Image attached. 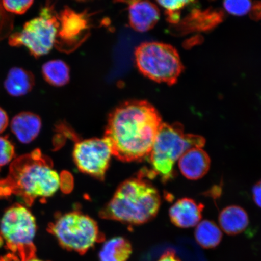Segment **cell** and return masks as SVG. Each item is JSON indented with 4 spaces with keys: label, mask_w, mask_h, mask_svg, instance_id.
I'll return each mask as SVG.
<instances>
[{
    "label": "cell",
    "mask_w": 261,
    "mask_h": 261,
    "mask_svg": "<svg viewBox=\"0 0 261 261\" xmlns=\"http://www.w3.org/2000/svg\"><path fill=\"white\" fill-rule=\"evenodd\" d=\"M162 123L151 103L130 100L110 114L104 137L112 145L113 155L120 161H140L149 156Z\"/></svg>",
    "instance_id": "obj_1"
},
{
    "label": "cell",
    "mask_w": 261,
    "mask_h": 261,
    "mask_svg": "<svg viewBox=\"0 0 261 261\" xmlns=\"http://www.w3.org/2000/svg\"><path fill=\"white\" fill-rule=\"evenodd\" d=\"M60 174L40 150L15 159L7 177L0 180V198L15 195L28 205L36 199L53 196L61 187Z\"/></svg>",
    "instance_id": "obj_2"
},
{
    "label": "cell",
    "mask_w": 261,
    "mask_h": 261,
    "mask_svg": "<svg viewBox=\"0 0 261 261\" xmlns=\"http://www.w3.org/2000/svg\"><path fill=\"white\" fill-rule=\"evenodd\" d=\"M161 204L158 189L140 176L122 182L100 214L106 219L139 225L153 219Z\"/></svg>",
    "instance_id": "obj_3"
},
{
    "label": "cell",
    "mask_w": 261,
    "mask_h": 261,
    "mask_svg": "<svg viewBox=\"0 0 261 261\" xmlns=\"http://www.w3.org/2000/svg\"><path fill=\"white\" fill-rule=\"evenodd\" d=\"M205 140L200 136L188 135L180 123H162L149 153L152 175L163 182L174 177V165L181 155L193 148H203Z\"/></svg>",
    "instance_id": "obj_4"
},
{
    "label": "cell",
    "mask_w": 261,
    "mask_h": 261,
    "mask_svg": "<svg viewBox=\"0 0 261 261\" xmlns=\"http://www.w3.org/2000/svg\"><path fill=\"white\" fill-rule=\"evenodd\" d=\"M135 58L137 66L144 76L169 86L177 83L184 69L177 50L161 42L140 44L136 48Z\"/></svg>",
    "instance_id": "obj_5"
},
{
    "label": "cell",
    "mask_w": 261,
    "mask_h": 261,
    "mask_svg": "<svg viewBox=\"0 0 261 261\" xmlns=\"http://www.w3.org/2000/svg\"><path fill=\"white\" fill-rule=\"evenodd\" d=\"M36 231L35 218L23 205L15 204L6 211L0 223V233L12 252L9 257L17 260L35 257Z\"/></svg>",
    "instance_id": "obj_6"
},
{
    "label": "cell",
    "mask_w": 261,
    "mask_h": 261,
    "mask_svg": "<svg viewBox=\"0 0 261 261\" xmlns=\"http://www.w3.org/2000/svg\"><path fill=\"white\" fill-rule=\"evenodd\" d=\"M48 231L64 249L81 254L103 240L96 222L77 211L59 216L50 224Z\"/></svg>",
    "instance_id": "obj_7"
},
{
    "label": "cell",
    "mask_w": 261,
    "mask_h": 261,
    "mask_svg": "<svg viewBox=\"0 0 261 261\" xmlns=\"http://www.w3.org/2000/svg\"><path fill=\"white\" fill-rule=\"evenodd\" d=\"M59 25L58 15L54 14L52 7L47 6L38 17L26 22L20 32L11 36L9 44L24 46L36 58L43 56L56 43Z\"/></svg>",
    "instance_id": "obj_8"
},
{
    "label": "cell",
    "mask_w": 261,
    "mask_h": 261,
    "mask_svg": "<svg viewBox=\"0 0 261 261\" xmlns=\"http://www.w3.org/2000/svg\"><path fill=\"white\" fill-rule=\"evenodd\" d=\"M113 155L112 145L105 137L78 142L73 152L74 162L79 170L99 179L105 177Z\"/></svg>",
    "instance_id": "obj_9"
},
{
    "label": "cell",
    "mask_w": 261,
    "mask_h": 261,
    "mask_svg": "<svg viewBox=\"0 0 261 261\" xmlns=\"http://www.w3.org/2000/svg\"><path fill=\"white\" fill-rule=\"evenodd\" d=\"M204 205L191 198L179 199L172 205L169 215L176 227L191 228L197 226L202 218Z\"/></svg>",
    "instance_id": "obj_10"
},
{
    "label": "cell",
    "mask_w": 261,
    "mask_h": 261,
    "mask_svg": "<svg viewBox=\"0 0 261 261\" xmlns=\"http://www.w3.org/2000/svg\"><path fill=\"white\" fill-rule=\"evenodd\" d=\"M211 159L202 148L188 150L178 160V167L182 175L191 180L203 178L210 170Z\"/></svg>",
    "instance_id": "obj_11"
},
{
    "label": "cell",
    "mask_w": 261,
    "mask_h": 261,
    "mask_svg": "<svg viewBox=\"0 0 261 261\" xmlns=\"http://www.w3.org/2000/svg\"><path fill=\"white\" fill-rule=\"evenodd\" d=\"M128 11L130 25L136 31L145 32L151 30L159 20V9L151 2H129Z\"/></svg>",
    "instance_id": "obj_12"
},
{
    "label": "cell",
    "mask_w": 261,
    "mask_h": 261,
    "mask_svg": "<svg viewBox=\"0 0 261 261\" xmlns=\"http://www.w3.org/2000/svg\"><path fill=\"white\" fill-rule=\"evenodd\" d=\"M223 19V13L218 10L207 9L204 11L195 10L184 20L177 24L176 31L179 34L207 31L220 24Z\"/></svg>",
    "instance_id": "obj_13"
},
{
    "label": "cell",
    "mask_w": 261,
    "mask_h": 261,
    "mask_svg": "<svg viewBox=\"0 0 261 261\" xmlns=\"http://www.w3.org/2000/svg\"><path fill=\"white\" fill-rule=\"evenodd\" d=\"M59 25L57 38L66 43L72 44L80 40L87 31L88 22L83 14L70 9H64L58 16Z\"/></svg>",
    "instance_id": "obj_14"
},
{
    "label": "cell",
    "mask_w": 261,
    "mask_h": 261,
    "mask_svg": "<svg viewBox=\"0 0 261 261\" xmlns=\"http://www.w3.org/2000/svg\"><path fill=\"white\" fill-rule=\"evenodd\" d=\"M11 128L19 141L23 143H31L40 132L41 120L34 113L21 112L12 119Z\"/></svg>",
    "instance_id": "obj_15"
},
{
    "label": "cell",
    "mask_w": 261,
    "mask_h": 261,
    "mask_svg": "<svg viewBox=\"0 0 261 261\" xmlns=\"http://www.w3.org/2000/svg\"><path fill=\"white\" fill-rule=\"evenodd\" d=\"M221 230L229 236L243 232L249 224L246 211L238 205H230L220 212L218 217Z\"/></svg>",
    "instance_id": "obj_16"
},
{
    "label": "cell",
    "mask_w": 261,
    "mask_h": 261,
    "mask_svg": "<svg viewBox=\"0 0 261 261\" xmlns=\"http://www.w3.org/2000/svg\"><path fill=\"white\" fill-rule=\"evenodd\" d=\"M35 84V77L30 71L19 67H14L9 70L5 81V88L10 95L21 97L32 90Z\"/></svg>",
    "instance_id": "obj_17"
},
{
    "label": "cell",
    "mask_w": 261,
    "mask_h": 261,
    "mask_svg": "<svg viewBox=\"0 0 261 261\" xmlns=\"http://www.w3.org/2000/svg\"><path fill=\"white\" fill-rule=\"evenodd\" d=\"M132 244L123 237H115L103 245L100 261H127L132 253Z\"/></svg>",
    "instance_id": "obj_18"
},
{
    "label": "cell",
    "mask_w": 261,
    "mask_h": 261,
    "mask_svg": "<svg viewBox=\"0 0 261 261\" xmlns=\"http://www.w3.org/2000/svg\"><path fill=\"white\" fill-rule=\"evenodd\" d=\"M194 234L198 244L207 249L217 247L223 238L221 228L210 220L200 221L195 228Z\"/></svg>",
    "instance_id": "obj_19"
},
{
    "label": "cell",
    "mask_w": 261,
    "mask_h": 261,
    "mask_svg": "<svg viewBox=\"0 0 261 261\" xmlns=\"http://www.w3.org/2000/svg\"><path fill=\"white\" fill-rule=\"evenodd\" d=\"M42 72L45 80L55 87L63 86L69 81V68L61 60L47 62L42 66Z\"/></svg>",
    "instance_id": "obj_20"
},
{
    "label": "cell",
    "mask_w": 261,
    "mask_h": 261,
    "mask_svg": "<svg viewBox=\"0 0 261 261\" xmlns=\"http://www.w3.org/2000/svg\"><path fill=\"white\" fill-rule=\"evenodd\" d=\"M191 1H158V4L165 9V14L169 23L177 25L180 19L181 11L187 7Z\"/></svg>",
    "instance_id": "obj_21"
},
{
    "label": "cell",
    "mask_w": 261,
    "mask_h": 261,
    "mask_svg": "<svg viewBox=\"0 0 261 261\" xmlns=\"http://www.w3.org/2000/svg\"><path fill=\"white\" fill-rule=\"evenodd\" d=\"M253 2L249 1H226L223 6L230 14L236 16L250 15L253 8Z\"/></svg>",
    "instance_id": "obj_22"
},
{
    "label": "cell",
    "mask_w": 261,
    "mask_h": 261,
    "mask_svg": "<svg viewBox=\"0 0 261 261\" xmlns=\"http://www.w3.org/2000/svg\"><path fill=\"white\" fill-rule=\"evenodd\" d=\"M14 155V145L7 138L0 137V167L11 162Z\"/></svg>",
    "instance_id": "obj_23"
},
{
    "label": "cell",
    "mask_w": 261,
    "mask_h": 261,
    "mask_svg": "<svg viewBox=\"0 0 261 261\" xmlns=\"http://www.w3.org/2000/svg\"><path fill=\"white\" fill-rule=\"evenodd\" d=\"M34 3V1L32 0H22V1H3L2 4L3 8L6 11L14 13V14L18 15L24 14L27 12Z\"/></svg>",
    "instance_id": "obj_24"
},
{
    "label": "cell",
    "mask_w": 261,
    "mask_h": 261,
    "mask_svg": "<svg viewBox=\"0 0 261 261\" xmlns=\"http://www.w3.org/2000/svg\"><path fill=\"white\" fill-rule=\"evenodd\" d=\"M252 197L254 203L261 208V179L254 185L252 189Z\"/></svg>",
    "instance_id": "obj_25"
},
{
    "label": "cell",
    "mask_w": 261,
    "mask_h": 261,
    "mask_svg": "<svg viewBox=\"0 0 261 261\" xmlns=\"http://www.w3.org/2000/svg\"><path fill=\"white\" fill-rule=\"evenodd\" d=\"M250 17L254 20H259L261 19V2H253V8Z\"/></svg>",
    "instance_id": "obj_26"
},
{
    "label": "cell",
    "mask_w": 261,
    "mask_h": 261,
    "mask_svg": "<svg viewBox=\"0 0 261 261\" xmlns=\"http://www.w3.org/2000/svg\"><path fill=\"white\" fill-rule=\"evenodd\" d=\"M9 124L8 114L5 111L0 107V134L4 132L7 128Z\"/></svg>",
    "instance_id": "obj_27"
},
{
    "label": "cell",
    "mask_w": 261,
    "mask_h": 261,
    "mask_svg": "<svg viewBox=\"0 0 261 261\" xmlns=\"http://www.w3.org/2000/svg\"><path fill=\"white\" fill-rule=\"evenodd\" d=\"M156 261H181L176 254L174 251L168 250L163 253Z\"/></svg>",
    "instance_id": "obj_28"
},
{
    "label": "cell",
    "mask_w": 261,
    "mask_h": 261,
    "mask_svg": "<svg viewBox=\"0 0 261 261\" xmlns=\"http://www.w3.org/2000/svg\"><path fill=\"white\" fill-rule=\"evenodd\" d=\"M5 261H44V260H42L41 259L36 258L35 257H32V258L28 259L22 260H15V259L10 258L9 257L7 256V257H5Z\"/></svg>",
    "instance_id": "obj_29"
},
{
    "label": "cell",
    "mask_w": 261,
    "mask_h": 261,
    "mask_svg": "<svg viewBox=\"0 0 261 261\" xmlns=\"http://www.w3.org/2000/svg\"><path fill=\"white\" fill-rule=\"evenodd\" d=\"M0 261H5V259L0 258Z\"/></svg>",
    "instance_id": "obj_30"
}]
</instances>
